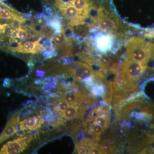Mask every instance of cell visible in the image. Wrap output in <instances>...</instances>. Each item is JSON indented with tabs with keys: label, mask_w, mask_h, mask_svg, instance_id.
<instances>
[{
	"label": "cell",
	"mask_w": 154,
	"mask_h": 154,
	"mask_svg": "<svg viewBox=\"0 0 154 154\" xmlns=\"http://www.w3.org/2000/svg\"><path fill=\"white\" fill-rule=\"evenodd\" d=\"M119 84L137 85V82L143 74L146 66L131 60L126 59L119 64Z\"/></svg>",
	"instance_id": "obj_1"
},
{
	"label": "cell",
	"mask_w": 154,
	"mask_h": 154,
	"mask_svg": "<svg viewBox=\"0 0 154 154\" xmlns=\"http://www.w3.org/2000/svg\"><path fill=\"white\" fill-rule=\"evenodd\" d=\"M126 59L131 60L146 65L149 57L148 43L138 36H134L126 42Z\"/></svg>",
	"instance_id": "obj_2"
},
{
	"label": "cell",
	"mask_w": 154,
	"mask_h": 154,
	"mask_svg": "<svg viewBox=\"0 0 154 154\" xmlns=\"http://www.w3.org/2000/svg\"><path fill=\"white\" fill-rule=\"evenodd\" d=\"M115 39V36L112 34L98 33L90 37L87 44L91 51L96 49L103 54L112 52Z\"/></svg>",
	"instance_id": "obj_3"
},
{
	"label": "cell",
	"mask_w": 154,
	"mask_h": 154,
	"mask_svg": "<svg viewBox=\"0 0 154 154\" xmlns=\"http://www.w3.org/2000/svg\"><path fill=\"white\" fill-rule=\"evenodd\" d=\"M33 138L32 135H28L9 141L3 145L0 149V154H18L22 152L28 147Z\"/></svg>",
	"instance_id": "obj_4"
},
{
	"label": "cell",
	"mask_w": 154,
	"mask_h": 154,
	"mask_svg": "<svg viewBox=\"0 0 154 154\" xmlns=\"http://www.w3.org/2000/svg\"><path fill=\"white\" fill-rule=\"evenodd\" d=\"M76 149L79 154H106L107 149L103 145L97 143L89 138L82 140L76 145Z\"/></svg>",
	"instance_id": "obj_5"
},
{
	"label": "cell",
	"mask_w": 154,
	"mask_h": 154,
	"mask_svg": "<svg viewBox=\"0 0 154 154\" xmlns=\"http://www.w3.org/2000/svg\"><path fill=\"white\" fill-rule=\"evenodd\" d=\"M95 28L107 33H114L119 27V22L116 17L110 14L109 16L99 18L95 25Z\"/></svg>",
	"instance_id": "obj_6"
},
{
	"label": "cell",
	"mask_w": 154,
	"mask_h": 154,
	"mask_svg": "<svg viewBox=\"0 0 154 154\" xmlns=\"http://www.w3.org/2000/svg\"><path fill=\"white\" fill-rule=\"evenodd\" d=\"M19 122L20 115L19 114L13 115L10 117L5 127L0 134V144L17 133Z\"/></svg>",
	"instance_id": "obj_7"
},
{
	"label": "cell",
	"mask_w": 154,
	"mask_h": 154,
	"mask_svg": "<svg viewBox=\"0 0 154 154\" xmlns=\"http://www.w3.org/2000/svg\"><path fill=\"white\" fill-rule=\"evenodd\" d=\"M87 110V106L84 104L80 105H70L60 117L65 120H73L76 119H81L82 118Z\"/></svg>",
	"instance_id": "obj_8"
},
{
	"label": "cell",
	"mask_w": 154,
	"mask_h": 154,
	"mask_svg": "<svg viewBox=\"0 0 154 154\" xmlns=\"http://www.w3.org/2000/svg\"><path fill=\"white\" fill-rule=\"evenodd\" d=\"M44 122V119L41 115L35 116L20 122L18 127L20 130L30 131L40 128Z\"/></svg>",
	"instance_id": "obj_9"
},
{
	"label": "cell",
	"mask_w": 154,
	"mask_h": 154,
	"mask_svg": "<svg viewBox=\"0 0 154 154\" xmlns=\"http://www.w3.org/2000/svg\"><path fill=\"white\" fill-rule=\"evenodd\" d=\"M24 53H31L36 54L38 53L35 42L27 41L23 45Z\"/></svg>",
	"instance_id": "obj_10"
},
{
	"label": "cell",
	"mask_w": 154,
	"mask_h": 154,
	"mask_svg": "<svg viewBox=\"0 0 154 154\" xmlns=\"http://www.w3.org/2000/svg\"><path fill=\"white\" fill-rule=\"evenodd\" d=\"M17 37L22 40L30 38V35L26 28H21L18 30Z\"/></svg>",
	"instance_id": "obj_11"
},
{
	"label": "cell",
	"mask_w": 154,
	"mask_h": 154,
	"mask_svg": "<svg viewBox=\"0 0 154 154\" xmlns=\"http://www.w3.org/2000/svg\"><path fill=\"white\" fill-rule=\"evenodd\" d=\"M36 74L38 76H42L44 75L45 72H44L42 71H37Z\"/></svg>",
	"instance_id": "obj_12"
},
{
	"label": "cell",
	"mask_w": 154,
	"mask_h": 154,
	"mask_svg": "<svg viewBox=\"0 0 154 154\" xmlns=\"http://www.w3.org/2000/svg\"><path fill=\"white\" fill-rule=\"evenodd\" d=\"M1 1H2V2H4V1H6V0H1Z\"/></svg>",
	"instance_id": "obj_13"
}]
</instances>
